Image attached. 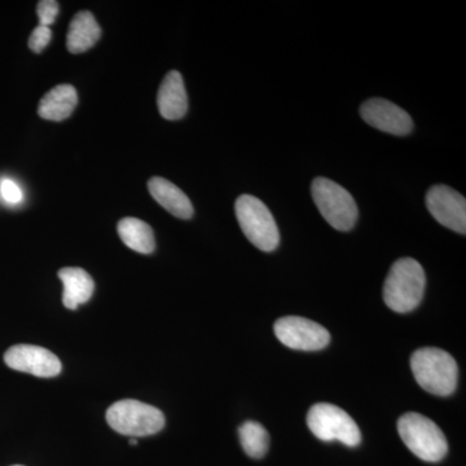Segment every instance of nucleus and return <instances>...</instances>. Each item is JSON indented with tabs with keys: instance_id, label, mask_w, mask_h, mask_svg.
<instances>
[{
	"instance_id": "f257e3e1",
	"label": "nucleus",
	"mask_w": 466,
	"mask_h": 466,
	"mask_svg": "<svg viewBox=\"0 0 466 466\" xmlns=\"http://www.w3.org/2000/svg\"><path fill=\"white\" fill-rule=\"evenodd\" d=\"M410 368L417 383L431 394L449 397L458 388V363L444 350H417L410 358Z\"/></svg>"
},
{
	"instance_id": "f03ea898",
	"label": "nucleus",
	"mask_w": 466,
	"mask_h": 466,
	"mask_svg": "<svg viewBox=\"0 0 466 466\" xmlns=\"http://www.w3.org/2000/svg\"><path fill=\"white\" fill-rule=\"evenodd\" d=\"M426 276L422 266L413 258H401L392 265L383 285V300L392 311L407 314L424 297Z\"/></svg>"
},
{
	"instance_id": "7ed1b4c3",
	"label": "nucleus",
	"mask_w": 466,
	"mask_h": 466,
	"mask_svg": "<svg viewBox=\"0 0 466 466\" xmlns=\"http://www.w3.org/2000/svg\"><path fill=\"white\" fill-rule=\"evenodd\" d=\"M398 431L408 450L426 462H438L449 452V443L440 426L428 417L408 412L398 421Z\"/></svg>"
},
{
	"instance_id": "20e7f679",
	"label": "nucleus",
	"mask_w": 466,
	"mask_h": 466,
	"mask_svg": "<svg viewBox=\"0 0 466 466\" xmlns=\"http://www.w3.org/2000/svg\"><path fill=\"white\" fill-rule=\"evenodd\" d=\"M236 217L248 240L259 250L274 251L280 244V233L265 202L251 195H242L235 205Z\"/></svg>"
},
{
	"instance_id": "39448f33",
	"label": "nucleus",
	"mask_w": 466,
	"mask_h": 466,
	"mask_svg": "<svg viewBox=\"0 0 466 466\" xmlns=\"http://www.w3.org/2000/svg\"><path fill=\"white\" fill-rule=\"evenodd\" d=\"M311 193L321 216L334 229H352L358 220V207L351 193L327 177H317L312 182Z\"/></svg>"
},
{
	"instance_id": "423d86ee",
	"label": "nucleus",
	"mask_w": 466,
	"mask_h": 466,
	"mask_svg": "<svg viewBox=\"0 0 466 466\" xmlns=\"http://www.w3.org/2000/svg\"><path fill=\"white\" fill-rule=\"evenodd\" d=\"M106 421L113 431L130 437L157 434L165 426V416L158 408L139 400L116 401L106 410Z\"/></svg>"
},
{
	"instance_id": "0eeeda50",
	"label": "nucleus",
	"mask_w": 466,
	"mask_h": 466,
	"mask_svg": "<svg viewBox=\"0 0 466 466\" xmlns=\"http://www.w3.org/2000/svg\"><path fill=\"white\" fill-rule=\"evenodd\" d=\"M309 431L324 441H341L349 447L360 444V429L351 416L342 408L329 403H318L309 408L308 415Z\"/></svg>"
},
{
	"instance_id": "6e6552de",
	"label": "nucleus",
	"mask_w": 466,
	"mask_h": 466,
	"mask_svg": "<svg viewBox=\"0 0 466 466\" xmlns=\"http://www.w3.org/2000/svg\"><path fill=\"white\" fill-rule=\"evenodd\" d=\"M274 332L287 348L300 351H318L327 348L330 341V334L323 325L300 317L279 319L274 325Z\"/></svg>"
},
{
	"instance_id": "1a4fd4ad",
	"label": "nucleus",
	"mask_w": 466,
	"mask_h": 466,
	"mask_svg": "<svg viewBox=\"0 0 466 466\" xmlns=\"http://www.w3.org/2000/svg\"><path fill=\"white\" fill-rule=\"evenodd\" d=\"M426 207L431 216L441 226L452 231L465 235L466 232V200L451 187H431L426 195Z\"/></svg>"
},
{
	"instance_id": "9d476101",
	"label": "nucleus",
	"mask_w": 466,
	"mask_h": 466,
	"mask_svg": "<svg viewBox=\"0 0 466 466\" xmlns=\"http://www.w3.org/2000/svg\"><path fill=\"white\" fill-rule=\"evenodd\" d=\"M5 361L11 370L43 379L57 376L61 372V363L56 355L39 346H12L5 354Z\"/></svg>"
},
{
	"instance_id": "9b49d317",
	"label": "nucleus",
	"mask_w": 466,
	"mask_h": 466,
	"mask_svg": "<svg viewBox=\"0 0 466 466\" xmlns=\"http://www.w3.org/2000/svg\"><path fill=\"white\" fill-rule=\"evenodd\" d=\"M360 116L368 125L391 135L404 137L412 131L413 122L406 110L385 99H370L360 106Z\"/></svg>"
},
{
	"instance_id": "f8f14e48",
	"label": "nucleus",
	"mask_w": 466,
	"mask_h": 466,
	"mask_svg": "<svg viewBox=\"0 0 466 466\" xmlns=\"http://www.w3.org/2000/svg\"><path fill=\"white\" fill-rule=\"evenodd\" d=\"M159 115L168 121L183 118L188 110V96L183 76L177 70L168 73L162 81L157 95Z\"/></svg>"
},
{
	"instance_id": "ddd939ff",
	"label": "nucleus",
	"mask_w": 466,
	"mask_h": 466,
	"mask_svg": "<svg viewBox=\"0 0 466 466\" xmlns=\"http://www.w3.org/2000/svg\"><path fill=\"white\" fill-rule=\"evenodd\" d=\"M148 189L152 198L174 217L179 219H191L193 217L191 200L175 184L164 177H156L149 180Z\"/></svg>"
},
{
	"instance_id": "4468645a",
	"label": "nucleus",
	"mask_w": 466,
	"mask_h": 466,
	"mask_svg": "<svg viewBox=\"0 0 466 466\" xmlns=\"http://www.w3.org/2000/svg\"><path fill=\"white\" fill-rule=\"evenodd\" d=\"M63 281V303L66 309H76L79 305L90 300L95 290V283L88 272L78 267H66L58 271Z\"/></svg>"
},
{
	"instance_id": "2eb2a0df",
	"label": "nucleus",
	"mask_w": 466,
	"mask_h": 466,
	"mask_svg": "<svg viewBox=\"0 0 466 466\" xmlns=\"http://www.w3.org/2000/svg\"><path fill=\"white\" fill-rule=\"evenodd\" d=\"M76 104H78V94L73 86H56L42 97L38 115L47 121H64L75 112Z\"/></svg>"
},
{
	"instance_id": "dca6fc26",
	"label": "nucleus",
	"mask_w": 466,
	"mask_h": 466,
	"mask_svg": "<svg viewBox=\"0 0 466 466\" xmlns=\"http://www.w3.org/2000/svg\"><path fill=\"white\" fill-rule=\"evenodd\" d=\"M101 29L96 18L88 11L76 14L67 32L66 47L72 54H82L96 45Z\"/></svg>"
},
{
	"instance_id": "f3484780",
	"label": "nucleus",
	"mask_w": 466,
	"mask_h": 466,
	"mask_svg": "<svg viewBox=\"0 0 466 466\" xmlns=\"http://www.w3.org/2000/svg\"><path fill=\"white\" fill-rule=\"evenodd\" d=\"M119 238L126 247L140 254H150L156 249L155 233L150 226L137 218H125L118 223Z\"/></svg>"
},
{
	"instance_id": "a211bd4d",
	"label": "nucleus",
	"mask_w": 466,
	"mask_h": 466,
	"mask_svg": "<svg viewBox=\"0 0 466 466\" xmlns=\"http://www.w3.org/2000/svg\"><path fill=\"white\" fill-rule=\"evenodd\" d=\"M242 450L253 459H262L269 447V435L265 426L256 421L244 422L238 429Z\"/></svg>"
},
{
	"instance_id": "6ab92c4d",
	"label": "nucleus",
	"mask_w": 466,
	"mask_h": 466,
	"mask_svg": "<svg viewBox=\"0 0 466 466\" xmlns=\"http://www.w3.org/2000/svg\"><path fill=\"white\" fill-rule=\"evenodd\" d=\"M36 12H38L39 25L50 27L56 20L58 3L56 0H42L38 3Z\"/></svg>"
},
{
	"instance_id": "aec40b11",
	"label": "nucleus",
	"mask_w": 466,
	"mask_h": 466,
	"mask_svg": "<svg viewBox=\"0 0 466 466\" xmlns=\"http://www.w3.org/2000/svg\"><path fill=\"white\" fill-rule=\"evenodd\" d=\"M51 39L52 32L50 27L41 25L36 26L35 29L33 30L32 35H30L29 38L30 50L35 52V54H41V52L47 47Z\"/></svg>"
},
{
	"instance_id": "412c9836",
	"label": "nucleus",
	"mask_w": 466,
	"mask_h": 466,
	"mask_svg": "<svg viewBox=\"0 0 466 466\" xmlns=\"http://www.w3.org/2000/svg\"><path fill=\"white\" fill-rule=\"evenodd\" d=\"M0 193H2V198L9 204H18L23 200V192H21L20 187L12 180H3L2 186H0Z\"/></svg>"
},
{
	"instance_id": "4be33fe9",
	"label": "nucleus",
	"mask_w": 466,
	"mask_h": 466,
	"mask_svg": "<svg viewBox=\"0 0 466 466\" xmlns=\"http://www.w3.org/2000/svg\"><path fill=\"white\" fill-rule=\"evenodd\" d=\"M130 444H131V446H137V440H131L130 441Z\"/></svg>"
},
{
	"instance_id": "5701e85b",
	"label": "nucleus",
	"mask_w": 466,
	"mask_h": 466,
	"mask_svg": "<svg viewBox=\"0 0 466 466\" xmlns=\"http://www.w3.org/2000/svg\"><path fill=\"white\" fill-rule=\"evenodd\" d=\"M14 466H23V465H14Z\"/></svg>"
}]
</instances>
